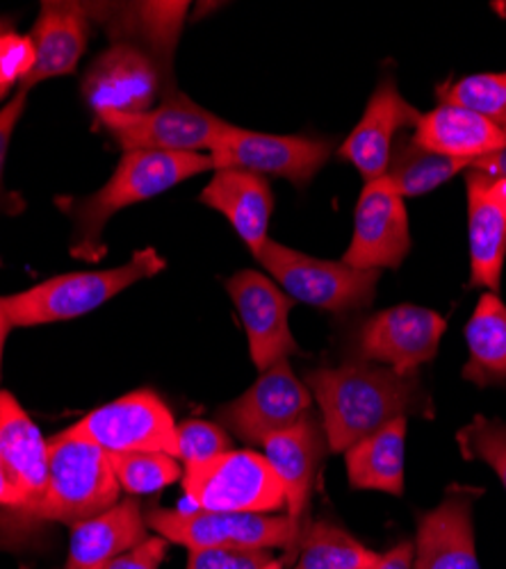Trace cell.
I'll use <instances>...</instances> for the list:
<instances>
[{
    "mask_svg": "<svg viewBox=\"0 0 506 569\" xmlns=\"http://www.w3.org/2000/svg\"><path fill=\"white\" fill-rule=\"evenodd\" d=\"M304 386L319 406L321 429L334 453H345L406 415L434 417L431 399L418 376H399L375 362L349 360L340 367H319L306 371Z\"/></svg>",
    "mask_w": 506,
    "mask_h": 569,
    "instance_id": "obj_1",
    "label": "cell"
},
{
    "mask_svg": "<svg viewBox=\"0 0 506 569\" xmlns=\"http://www.w3.org/2000/svg\"><path fill=\"white\" fill-rule=\"evenodd\" d=\"M206 171H215L208 153H123L99 192L73 203L71 212L78 228L71 256L99 262L106 256L103 228L119 210L160 197Z\"/></svg>",
    "mask_w": 506,
    "mask_h": 569,
    "instance_id": "obj_2",
    "label": "cell"
},
{
    "mask_svg": "<svg viewBox=\"0 0 506 569\" xmlns=\"http://www.w3.org/2000/svg\"><path fill=\"white\" fill-rule=\"evenodd\" d=\"M119 492L121 486L110 453L95 442L62 431L49 440V483L43 497L26 515L6 525L17 527V521L43 519L73 527L119 503Z\"/></svg>",
    "mask_w": 506,
    "mask_h": 569,
    "instance_id": "obj_3",
    "label": "cell"
},
{
    "mask_svg": "<svg viewBox=\"0 0 506 569\" xmlns=\"http://www.w3.org/2000/svg\"><path fill=\"white\" fill-rule=\"evenodd\" d=\"M165 267L167 262L156 249H142L121 267L56 276L26 292L0 297V306L12 328L69 321L95 312L130 284L160 273Z\"/></svg>",
    "mask_w": 506,
    "mask_h": 569,
    "instance_id": "obj_4",
    "label": "cell"
},
{
    "mask_svg": "<svg viewBox=\"0 0 506 569\" xmlns=\"http://www.w3.org/2000/svg\"><path fill=\"white\" fill-rule=\"evenodd\" d=\"M149 529L165 540L199 549H286L290 560L299 545V531L292 521L260 512H215V510H165L151 508L145 512Z\"/></svg>",
    "mask_w": 506,
    "mask_h": 569,
    "instance_id": "obj_5",
    "label": "cell"
},
{
    "mask_svg": "<svg viewBox=\"0 0 506 569\" xmlns=\"http://www.w3.org/2000/svg\"><path fill=\"white\" fill-rule=\"evenodd\" d=\"M258 262L295 303L336 315L370 308L381 276V271L351 269L343 260H319L274 240H267Z\"/></svg>",
    "mask_w": 506,
    "mask_h": 569,
    "instance_id": "obj_6",
    "label": "cell"
},
{
    "mask_svg": "<svg viewBox=\"0 0 506 569\" xmlns=\"http://www.w3.org/2000/svg\"><path fill=\"white\" fill-rule=\"evenodd\" d=\"M182 490L199 510L271 515L286 506V490L265 456L226 451L208 462L186 467Z\"/></svg>",
    "mask_w": 506,
    "mask_h": 569,
    "instance_id": "obj_7",
    "label": "cell"
},
{
    "mask_svg": "<svg viewBox=\"0 0 506 569\" xmlns=\"http://www.w3.org/2000/svg\"><path fill=\"white\" fill-rule=\"evenodd\" d=\"M97 119L123 153H210L231 126L192 103L186 93H171L158 108L142 114H103Z\"/></svg>",
    "mask_w": 506,
    "mask_h": 569,
    "instance_id": "obj_8",
    "label": "cell"
},
{
    "mask_svg": "<svg viewBox=\"0 0 506 569\" xmlns=\"http://www.w3.org/2000/svg\"><path fill=\"white\" fill-rule=\"evenodd\" d=\"M336 141L325 137L269 134L228 126L208 153L217 169L249 171L290 180L295 187H306L334 153Z\"/></svg>",
    "mask_w": 506,
    "mask_h": 569,
    "instance_id": "obj_9",
    "label": "cell"
},
{
    "mask_svg": "<svg viewBox=\"0 0 506 569\" xmlns=\"http://www.w3.org/2000/svg\"><path fill=\"white\" fill-rule=\"evenodd\" d=\"M447 321L436 310L401 303L365 319L351 336V360L384 362L399 376H418L438 353Z\"/></svg>",
    "mask_w": 506,
    "mask_h": 569,
    "instance_id": "obj_10",
    "label": "cell"
},
{
    "mask_svg": "<svg viewBox=\"0 0 506 569\" xmlns=\"http://www.w3.org/2000/svg\"><path fill=\"white\" fill-rule=\"evenodd\" d=\"M176 419L151 390H137L85 415L69 433L108 453L162 451L176 458Z\"/></svg>",
    "mask_w": 506,
    "mask_h": 569,
    "instance_id": "obj_11",
    "label": "cell"
},
{
    "mask_svg": "<svg viewBox=\"0 0 506 569\" xmlns=\"http://www.w3.org/2000/svg\"><path fill=\"white\" fill-rule=\"evenodd\" d=\"M312 415V395L295 376L290 360H279L236 401L217 412V423L226 426L247 445H260L274 436L292 429Z\"/></svg>",
    "mask_w": 506,
    "mask_h": 569,
    "instance_id": "obj_12",
    "label": "cell"
},
{
    "mask_svg": "<svg viewBox=\"0 0 506 569\" xmlns=\"http://www.w3.org/2000/svg\"><path fill=\"white\" fill-rule=\"evenodd\" d=\"M410 251V230L404 199L384 176L365 182L354 212L351 244L343 262L351 269H397Z\"/></svg>",
    "mask_w": 506,
    "mask_h": 569,
    "instance_id": "obj_13",
    "label": "cell"
},
{
    "mask_svg": "<svg viewBox=\"0 0 506 569\" xmlns=\"http://www.w3.org/2000/svg\"><path fill=\"white\" fill-rule=\"evenodd\" d=\"M226 290L238 308L249 356L258 371L279 360H290V356H301L288 319L295 301L279 284L254 269H245L226 280Z\"/></svg>",
    "mask_w": 506,
    "mask_h": 569,
    "instance_id": "obj_14",
    "label": "cell"
},
{
    "mask_svg": "<svg viewBox=\"0 0 506 569\" xmlns=\"http://www.w3.org/2000/svg\"><path fill=\"white\" fill-rule=\"evenodd\" d=\"M160 89L158 64L142 49L126 41L103 51L82 78L85 103L97 117L149 112Z\"/></svg>",
    "mask_w": 506,
    "mask_h": 569,
    "instance_id": "obj_15",
    "label": "cell"
},
{
    "mask_svg": "<svg viewBox=\"0 0 506 569\" xmlns=\"http://www.w3.org/2000/svg\"><path fill=\"white\" fill-rule=\"evenodd\" d=\"M0 462L14 501L6 510V525L34 508L49 483V440L6 390H0Z\"/></svg>",
    "mask_w": 506,
    "mask_h": 569,
    "instance_id": "obj_16",
    "label": "cell"
},
{
    "mask_svg": "<svg viewBox=\"0 0 506 569\" xmlns=\"http://www.w3.org/2000/svg\"><path fill=\"white\" fill-rule=\"evenodd\" d=\"M484 490L452 486L443 501L420 515L413 569H482L473 508Z\"/></svg>",
    "mask_w": 506,
    "mask_h": 569,
    "instance_id": "obj_17",
    "label": "cell"
},
{
    "mask_svg": "<svg viewBox=\"0 0 506 569\" xmlns=\"http://www.w3.org/2000/svg\"><path fill=\"white\" fill-rule=\"evenodd\" d=\"M423 112L413 108L386 78L379 82L375 93L367 101V108L358 126L349 132L338 156L356 167L365 182H373L388 173L395 139L406 130L416 128Z\"/></svg>",
    "mask_w": 506,
    "mask_h": 569,
    "instance_id": "obj_18",
    "label": "cell"
},
{
    "mask_svg": "<svg viewBox=\"0 0 506 569\" xmlns=\"http://www.w3.org/2000/svg\"><path fill=\"white\" fill-rule=\"evenodd\" d=\"M265 458L271 465L274 473L279 477L286 490V508L292 527L299 531V540L310 525L308 508L317 473L329 451L325 429L315 415L292 426L288 431L274 433L262 442Z\"/></svg>",
    "mask_w": 506,
    "mask_h": 569,
    "instance_id": "obj_19",
    "label": "cell"
},
{
    "mask_svg": "<svg viewBox=\"0 0 506 569\" xmlns=\"http://www.w3.org/2000/svg\"><path fill=\"white\" fill-rule=\"evenodd\" d=\"M34 67L23 78L21 91L76 71L89 37V10L80 3H41L32 32Z\"/></svg>",
    "mask_w": 506,
    "mask_h": 569,
    "instance_id": "obj_20",
    "label": "cell"
},
{
    "mask_svg": "<svg viewBox=\"0 0 506 569\" xmlns=\"http://www.w3.org/2000/svg\"><path fill=\"white\" fill-rule=\"evenodd\" d=\"M199 201L217 212H221L247 249L258 258L267 244L269 219L274 212V194L267 178L236 171L217 169L212 180L204 187Z\"/></svg>",
    "mask_w": 506,
    "mask_h": 569,
    "instance_id": "obj_21",
    "label": "cell"
},
{
    "mask_svg": "<svg viewBox=\"0 0 506 569\" xmlns=\"http://www.w3.org/2000/svg\"><path fill=\"white\" fill-rule=\"evenodd\" d=\"M65 569H103L117 556L149 538V525L137 499H121L106 512L69 527Z\"/></svg>",
    "mask_w": 506,
    "mask_h": 569,
    "instance_id": "obj_22",
    "label": "cell"
},
{
    "mask_svg": "<svg viewBox=\"0 0 506 569\" xmlns=\"http://www.w3.org/2000/svg\"><path fill=\"white\" fill-rule=\"evenodd\" d=\"M413 141L431 153L473 164L506 149V132L473 110L440 103L420 117Z\"/></svg>",
    "mask_w": 506,
    "mask_h": 569,
    "instance_id": "obj_23",
    "label": "cell"
},
{
    "mask_svg": "<svg viewBox=\"0 0 506 569\" xmlns=\"http://www.w3.org/2000/svg\"><path fill=\"white\" fill-rule=\"evenodd\" d=\"M470 284L497 295L506 260V210L490 194L488 176L466 171Z\"/></svg>",
    "mask_w": 506,
    "mask_h": 569,
    "instance_id": "obj_24",
    "label": "cell"
},
{
    "mask_svg": "<svg viewBox=\"0 0 506 569\" xmlns=\"http://www.w3.org/2000/svg\"><path fill=\"white\" fill-rule=\"evenodd\" d=\"M406 417L390 421L381 431L363 438L345 451L347 479L354 490L404 495Z\"/></svg>",
    "mask_w": 506,
    "mask_h": 569,
    "instance_id": "obj_25",
    "label": "cell"
},
{
    "mask_svg": "<svg viewBox=\"0 0 506 569\" xmlns=\"http://www.w3.org/2000/svg\"><path fill=\"white\" fill-rule=\"evenodd\" d=\"M468 362L464 378L477 388L506 390V306L493 292L479 303L466 323Z\"/></svg>",
    "mask_w": 506,
    "mask_h": 569,
    "instance_id": "obj_26",
    "label": "cell"
},
{
    "mask_svg": "<svg viewBox=\"0 0 506 569\" xmlns=\"http://www.w3.org/2000/svg\"><path fill=\"white\" fill-rule=\"evenodd\" d=\"M468 169L470 162L431 153L418 147L413 141V134L401 132L395 139L386 178L393 182L401 199H413L434 192V189Z\"/></svg>",
    "mask_w": 506,
    "mask_h": 569,
    "instance_id": "obj_27",
    "label": "cell"
},
{
    "mask_svg": "<svg viewBox=\"0 0 506 569\" xmlns=\"http://www.w3.org/2000/svg\"><path fill=\"white\" fill-rule=\"evenodd\" d=\"M297 553L295 569H373L381 556L334 521H310L297 545Z\"/></svg>",
    "mask_w": 506,
    "mask_h": 569,
    "instance_id": "obj_28",
    "label": "cell"
},
{
    "mask_svg": "<svg viewBox=\"0 0 506 569\" xmlns=\"http://www.w3.org/2000/svg\"><path fill=\"white\" fill-rule=\"evenodd\" d=\"M436 93L440 103L473 110L506 132V71L475 73L443 82Z\"/></svg>",
    "mask_w": 506,
    "mask_h": 569,
    "instance_id": "obj_29",
    "label": "cell"
},
{
    "mask_svg": "<svg viewBox=\"0 0 506 569\" xmlns=\"http://www.w3.org/2000/svg\"><path fill=\"white\" fill-rule=\"evenodd\" d=\"M110 460L121 490L132 497L156 495L182 479L178 460L162 451L110 453Z\"/></svg>",
    "mask_w": 506,
    "mask_h": 569,
    "instance_id": "obj_30",
    "label": "cell"
},
{
    "mask_svg": "<svg viewBox=\"0 0 506 569\" xmlns=\"http://www.w3.org/2000/svg\"><path fill=\"white\" fill-rule=\"evenodd\" d=\"M456 442L466 460L486 462L506 490V421L477 415L456 433Z\"/></svg>",
    "mask_w": 506,
    "mask_h": 569,
    "instance_id": "obj_31",
    "label": "cell"
},
{
    "mask_svg": "<svg viewBox=\"0 0 506 569\" xmlns=\"http://www.w3.org/2000/svg\"><path fill=\"white\" fill-rule=\"evenodd\" d=\"M231 451L224 426L206 419H186L176 426V460L195 467Z\"/></svg>",
    "mask_w": 506,
    "mask_h": 569,
    "instance_id": "obj_32",
    "label": "cell"
},
{
    "mask_svg": "<svg viewBox=\"0 0 506 569\" xmlns=\"http://www.w3.org/2000/svg\"><path fill=\"white\" fill-rule=\"evenodd\" d=\"M188 12V3H145L137 6V17H140V30L147 32L151 46L158 56H162L169 64L171 51L176 46L182 17Z\"/></svg>",
    "mask_w": 506,
    "mask_h": 569,
    "instance_id": "obj_33",
    "label": "cell"
},
{
    "mask_svg": "<svg viewBox=\"0 0 506 569\" xmlns=\"http://www.w3.org/2000/svg\"><path fill=\"white\" fill-rule=\"evenodd\" d=\"M269 549H199L190 551L188 569H267Z\"/></svg>",
    "mask_w": 506,
    "mask_h": 569,
    "instance_id": "obj_34",
    "label": "cell"
},
{
    "mask_svg": "<svg viewBox=\"0 0 506 569\" xmlns=\"http://www.w3.org/2000/svg\"><path fill=\"white\" fill-rule=\"evenodd\" d=\"M167 549L169 540H165L162 536H149L130 551L117 556L103 569H160L167 558Z\"/></svg>",
    "mask_w": 506,
    "mask_h": 569,
    "instance_id": "obj_35",
    "label": "cell"
},
{
    "mask_svg": "<svg viewBox=\"0 0 506 569\" xmlns=\"http://www.w3.org/2000/svg\"><path fill=\"white\" fill-rule=\"evenodd\" d=\"M26 99H28V91H19L17 97L0 110V192H3V171L8 160V149H10L14 128L26 110Z\"/></svg>",
    "mask_w": 506,
    "mask_h": 569,
    "instance_id": "obj_36",
    "label": "cell"
},
{
    "mask_svg": "<svg viewBox=\"0 0 506 569\" xmlns=\"http://www.w3.org/2000/svg\"><path fill=\"white\" fill-rule=\"evenodd\" d=\"M410 562H413V547L408 542H401L393 547L388 553H381L373 569H410Z\"/></svg>",
    "mask_w": 506,
    "mask_h": 569,
    "instance_id": "obj_37",
    "label": "cell"
},
{
    "mask_svg": "<svg viewBox=\"0 0 506 569\" xmlns=\"http://www.w3.org/2000/svg\"><path fill=\"white\" fill-rule=\"evenodd\" d=\"M470 169L486 173L488 178H504L506 176V149H502L499 153H493L488 158H482L477 162L470 164Z\"/></svg>",
    "mask_w": 506,
    "mask_h": 569,
    "instance_id": "obj_38",
    "label": "cell"
},
{
    "mask_svg": "<svg viewBox=\"0 0 506 569\" xmlns=\"http://www.w3.org/2000/svg\"><path fill=\"white\" fill-rule=\"evenodd\" d=\"M10 330H12V323H10L3 306H0V369H3V351H6V342H8Z\"/></svg>",
    "mask_w": 506,
    "mask_h": 569,
    "instance_id": "obj_39",
    "label": "cell"
},
{
    "mask_svg": "<svg viewBox=\"0 0 506 569\" xmlns=\"http://www.w3.org/2000/svg\"><path fill=\"white\" fill-rule=\"evenodd\" d=\"M490 194L497 199V203L506 210V176L504 178H488Z\"/></svg>",
    "mask_w": 506,
    "mask_h": 569,
    "instance_id": "obj_40",
    "label": "cell"
},
{
    "mask_svg": "<svg viewBox=\"0 0 506 569\" xmlns=\"http://www.w3.org/2000/svg\"><path fill=\"white\" fill-rule=\"evenodd\" d=\"M0 506H3L6 510H10L14 506L12 501V492H10V486L6 481V473H3V462H0Z\"/></svg>",
    "mask_w": 506,
    "mask_h": 569,
    "instance_id": "obj_41",
    "label": "cell"
},
{
    "mask_svg": "<svg viewBox=\"0 0 506 569\" xmlns=\"http://www.w3.org/2000/svg\"><path fill=\"white\" fill-rule=\"evenodd\" d=\"M493 10L499 12L502 17H506V3H493Z\"/></svg>",
    "mask_w": 506,
    "mask_h": 569,
    "instance_id": "obj_42",
    "label": "cell"
},
{
    "mask_svg": "<svg viewBox=\"0 0 506 569\" xmlns=\"http://www.w3.org/2000/svg\"><path fill=\"white\" fill-rule=\"evenodd\" d=\"M267 569H284V560H271V565Z\"/></svg>",
    "mask_w": 506,
    "mask_h": 569,
    "instance_id": "obj_43",
    "label": "cell"
},
{
    "mask_svg": "<svg viewBox=\"0 0 506 569\" xmlns=\"http://www.w3.org/2000/svg\"><path fill=\"white\" fill-rule=\"evenodd\" d=\"M0 99H3V97H0Z\"/></svg>",
    "mask_w": 506,
    "mask_h": 569,
    "instance_id": "obj_44",
    "label": "cell"
}]
</instances>
